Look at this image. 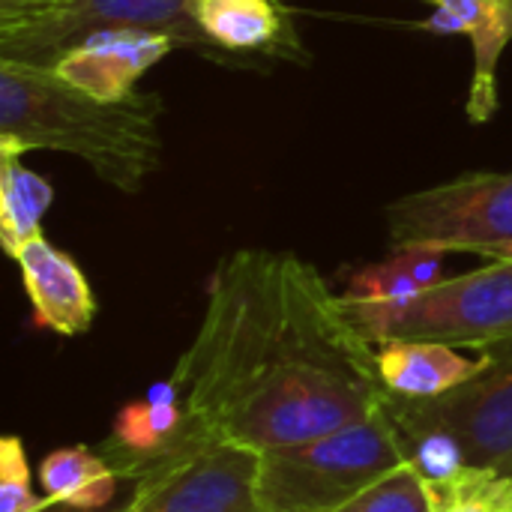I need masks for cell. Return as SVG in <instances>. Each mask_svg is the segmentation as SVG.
I'll return each instance as SVG.
<instances>
[{
  "label": "cell",
  "mask_w": 512,
  "mask_h": 512,
  "mask_svg": "<svg viewBox=\"0 0 512 512\" xmlns=\"http://www.w3.org/2000/svg\"><path fill=\"white\" fill-rule=\"evenodd\" d=\"M483 354V369L462 387L423 402L390 399L399 429H441L453 435L468 465L492 468L512 480V339Z\"/></svg>",
  "instance_id": "obj_8"
},
{
  "label": "cell",
  "mask_w": 512,
  "mask_h": 512,
  "mask_svg": "<svg viewBox=\"0 0 512 512\" xmlns=\"http://www.w3.org/2000/svg\"><path fill=\"white\" fill-rule=\"evenodd\" d=\"M432 512H512V480L492 471L465 465L456 477L426 486Z\"/></svg>",
  "instance_id": "obj_17"
},
{
  "label": "cell",
  "mask_w": 512,
  "mask_h": 512,
  "mask_svg": "<svg viewBox=\"0 0 512 512\" xmlns=\"http://www.w3.org/2000/svg\"><path fill=\"white\" fill-rule=\"evenodd\" d=\"M105 30L168 33L195 51L213 45L195 21L192 0H69L54 12L0 27V60L54 69L66 51Z\"/></svg>",
  "instance_id": "obj_7"
},
{
  "label": "cell",
  "mask_w": 512,
  "mask_h": 512,
  "mask_svg": "<svg viewBox=\"0 0 512 512\" xmlns=\"http://www.w3.org/2000/svg\"><path fill=\"white\" fill-rule=\"evenodd\" d=\"M51 501L33 492L30 465L24 453V441L18 435H6L0 441V512H39Z\"/></svg>",
  "instance_id": "obj_21"
},
{
  "label": "cell",
  "mask_w": 512,
  "mask_h": 512,
  "mask_svg": "<svg viewBox=\"0 0 512 512\" xmlns=\"http://www.w3.org/2000/svg\"><path fill=\"white\" fill-rule=\"evenodd\" d=\"M432 18L426 30L453 36L462 33L474 48V75L468 90V120L489 123L498 111V63L512 42V0H426Z\"/></svg>",
  "instance_id": "obj_10"
},
{
  "label": "cell",
  "mask_w": 512,
  "mask_h": 512,
  "mask_svg": "<svg viewBox=\"0 0 512 512\" xmlns=\"http://www.w3.org/2000/svg\"><path fill=\"white\" fill-rule=\"evenodd\" d=\"M417 294H423V285L414 279L405 258L399 252H393L387 261L357 270L351 276L348 291L342 294V300L348 306L387 309V306H402V303L414 300Z\"/></svg>",
  "instance_id": "obj_18"
},
{
  "label": "cell",
  "mask_w": 512,
  "mask_h": 512,
  "mask_svg": "<svg viewBox=\"0 0 512 512\" xmlns=\"http://www.w3.org/2000/svg\"><path fill=\"white\" fill-rule=\"evenodd\" d=\"M375 354L312 264L240 249L213 273L198 336L171 378L195 426L264 453L381 411Z\"/></svg>",
  "instance_id": "obj_1"
},
{
  "label": "cell",
  "mask_w": 512,
  "mask_h": 512,
  "mask_svg": "<svg viewBox=\"0 0 512 512\" xmlns=\"http://www.w3.org/2000/svg\"><path fill=\"white\" fill-rule=\"evenodd\" d=\"M405 465L402 432L384 405L324 438L264 450L258 504L261 512H336Z\"/></svg>",
  "instance_id": "obj_3"
},
{
  "label": "cell",
  "mask_w": 512,
  "mask_h": 512,
  "mask_svg": "<svg viewBox=\"0 0 512 512\" xmlns=\"http://www.w3.org/2000/svg\"><path fill=\"white\" fill-rule=\"evenodd\" d=\"M159 93L102 102L54 69L0 60V153L60 150L84 159L108 186L135 195L162 165Z\"/></svg>",
  "instance_id": "obj_2"
},
{
  "label": "cell",
  "mask_w": 512,
  "mask_h": 512,
  "mask_svg": "<svg viewBox=\"0 0 512 512\" xmlns=\"http://www.w3.org/2000/svg\"><path fill=\"white\" fill-rule=\"evenodd\" d=\"M177 45L180 42L168 33L105 30L66 51L54 63V72L102 102H117L135 93L138 78Z\"/></svg>",
  "instance_id": "obj_9"
},
{
  "label": "cell",
  "mask_w": 512,
  "mask_h": 512,
  "mask_svg": "<svg viewBox=\"0 0 512 512\" xmlns=\"http://www.w3.org/2000/svg\"><path fill=\"white\" fill-rule=\"evenodd\" d=\"M39 512H123V507H105V510H78V507H69V504H57V501H51L48 507H42Z\"/></svg>",
  "instance_id": "obj_23"
},
{
  "label": "cell",
  "mask_w": 512,
  "mask_h": 512,
  "mask_svg": "<svg viewBox=\"0 0 512 512\" xmlns=\"http://www.w3.org/2000/svg\"><path fill=\"white\" fill-rule=\"evenodd\" d=\"M12 261L18 264L21 285L42 330L57 336H81L90 330L96 318V297L87 276L66 252L39 234Z\"/></svg>",
  "instance_id": "obj_11"
},
{
  "label": "cell",
  "mask_w": 512,
  "mask_h": 512,
  "mask_svg": "<svg viewBox=\"0 0 512 512\" xmlns=\"http://www.w3.org/2000/svg\"><path fill=\"white\" fill-rule=\"evenodd\" d=\"M393 249L432 246L512 261V171H471L396 198L384 210Z\"/></svg>",
  "instance_id": "obj_5"
},
{
  "label": "cell",
  "mask_w": 512,
  "mask_h": 512,
  "mask_svg": "<svg viewBox=\"0 0 512 512\" xmlns=\"http://www.w3.org/2000/svg\"><path fill=\"white\" fill-rule=\"evenodd\" d=\"M120 477L87 447H63L39 462V486L48 501L78 510H105L117 495Z\"/></svg>",
  "instance_id": "obj_15"
},
{
  "label": "cell",
  "mask_w": 512,
  "mask_h": 512,
  "mask_svg": "<svg viewBox=\"0 0 512 512\" xmlns=\"http://www.w3.org/2000/svg\"><path fill=\"white\" fill-rule=\"evenodd\" d=\"M63 3H69V0H0V27L36 18V15H45V12H54Z\"/></svg>",
  "instance_id": "obj_22"
},
{
  "label": "cell",
  "mask_w": 512,
  "mask_h": 512,
  "mask_svg": "<svg viewBox=\"0 0 512 512\" xmlns=\"http://www.w3.org/2000/svg\"><path fill=\"white\" fill-rule=\"evenodd\" d=\"M408 453V468L423 480V486H438L456 477L468 459L462 444L441 429H399Z\"/></svg>",
  "instance_id": "obj_19"
},
{
  "label": "cell",
  "mask_w": 512,
  "mask_h": 512,
  "mask_svg": "<svg viewBox=\"0 0 512 512\" xmlns=\"http://www.w3.org/2000/svg\"><path fill=\"white\" fill-rule=\"evenodd\" d=\"M18 159V153H0V240L9 258L42 234V216L54 201L51 183Z\"/></svg>",
  "instance_id": "obj_16"
},
{
  "label": "cell",
  "mask_w": 512,
  "mask_h": 512,
  "mask_svg": "<svg viewBox=\"0 0 512 512\" xmlns=\"http://www.w3.org/2000/svg\"><path fill=\"white\" fill-rule=\"evenodd\" d=\"M336 512H432L423 480L405 465Z\"/></svg>",
  "instance_id": "obj_20"
},
{
  "label": "cell",
  "mask_w": 512,
  "mask_h": 512,
  "mask_svg": "<svg viewBox=\"0 0 512 512\" xmlns=\"http://www.w3.org/2000/svg\"><path fill=\"white\" fill-rule=\"evenodd\" d=\"M192 432L183 405H153L147 399L123 405L99 456L120 480H138L153 462L168 456Z\"/></svg>",
  "instance_id": "obj_13"
},
{
  "label": "cell",
  "mask_w": 512,
  "mask_h": 512,
  "mask_svg": "<svg viewBox=\"0 0 512 512\" xmlns=\"http://www.w3.org/2000/svg\"><path fill=\"white\" fill-rule=\"evenodd\" d=\"M345 309L375 348L411 339L486 351L512 339V261L441 279L402 306L363 309L345 303Z\"/></svg>",
  "instance_id": "obj_4"
},
{
  "label": "cell",
  "mask_w": 512,
  "mask_h": 512,
  "mask_svg": "<svg viewBox=\"0 0 512 512\" xmlns=\"http://www.w3.org/2000/svg\"><path fill=\"white\" fill-rule=\"evenodd\" d=\"M378 375L390 399H438L468 384L483 369L480 357H465L444 342H384L378 345Z\"/></svg>",
  "instance_id": "obj_12"
},
{
  "label": "cell",
  "mask_w": 512,
  "mask_h": 512,
  "mask_svg": "<svg viewBox=\"0 0 512 512\" xmlns=\"http://www.w3.org/2000/svg\"><path fill=\"white\" fill-rule=\"evenodd\" d=\"M201 33L222 51L294 54L300 48L288 9L279 0H192Z\"/></svg>",
  "instance_id": "obj_14"
},
{
  "label": "cell",
  "mask_w": 512,
  "mask_h": 512,
  "mask_svg": "<svg viewBox=\"0 0 512 512\" xmlns=\"http://www.w3.org/2000/svg\"><path fill=\"white\" fill-rule=\"evenodd\" d=\"M261 450L192 432L138 480L123 512H261Z\"/></svg>",
  "instance_id": "obj_6"
}]
</instances>
